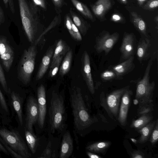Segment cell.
I'll use <instances>...</instances> for the list:
<instances>
[{"label":"cell","mask_w":158,"mask_h":158,"mask_svg":"<svg viewBox=\"0 0 158 158\" xmlns=\"http://www.w3.org/2000/svg\"><path fill=\"white\" fill-rule=\"evenodd\" d=\"M70 101L76 129L81 131L90 127L97 120L91 117L85 106L81 89L74 86L70 90Z\"/></svg>","instance_id":"6da1fadb"},{"label":"cell","mask_w":158,"mask_h":158,"mask_svg":"<svg viewBox=\"0 0 158 158\" xmlns=\"http://www.w3.org/2000/svg\"><path fill=\"white\" fill-rule=\"evenodd\" d=\"M153 59L152 58L149 60L143 78L137 82L135 99L138 100L139 106L150 104L153 101L155 83L154 81L150 82L149 74Z\"/></svg>","instance_id":"7a4b0ae2"},{"label":"cell","mask_w":158,"mask_h":158,"mask_svg":"<svg viewBox=\"0 0 158 158\" xmlns=\"http://www.w3.org/2000/svg\"><path fill=\"white\" fill-rule=\"evenodd\" d=\"M20 16L23 29L30 42L34 41L39 22L26 0H18Z\"/></svg>","instance_id":"3957f363"},{"label":"cell","mask_w":158,"mask_h":158,"mask_svg":"<svg viewBox=\"0 0 158 158\" xmlns=\"http://www.w3.org/2000/svg\"><path fill=\"white\" fill-rule=\"evenodd\" d=\"M65 110L63 97L53 92L49 110V123L52 133L63 127Z\"/></svg>","instance_id":"277c9868"},{"label":"cell","mask_w":158,"mask_h":158,"mask_svg":"<svg viewBox=\"0 0 158 158\" xmlns=\"http://www.w3.org/2000/svg\"><path fill=\"white\" fill-rule=\"evenodd\" d=\"M37 53L35 45H33L25 49L19 61L18 67V77L24 84L27 85L31 80L35 67Z\"/></svg>","instance_id":"5b68a950"},{"label":"cell","mask_w":158,"mask_h":158,"mask_svg":"<svg viewBox=\"0 0 158 158\" xmlns=\"http://www.w3.org/2000/svg\"><path fill=\"white\" fill-rule=\"evenodd\" d=\"M0 136L9 147L23 158L31 157L27 146L18 131L0 128Z\"/></svg>","instance_id":"8992f818"},{"label":"cell","mask_w":158,"mask_h":158,"mask_svg":"<svg viewBox=\"0 0 158 158\" xmlns=\"http://www.w3.org/2000/svg\"><path fill=\"white\" fill-rule=\"evenodd\" d=\"M130 88L129 85L116 89L109 94L106 99L105 102L102 104L109 114L117 117L118 115L119 105L121 98L124 92Z\"/></svg>","instance_id":"52a82bcc"},{"label":"cell","mask_w":158,"mask_h":158,"mask_svg":"<svg viewBox=\"0 0 158 158\" xmlns=\"http://www.w3.org/2000/svg\"><path fill=\"white\" fill-rule=\"evenodd\" d=\"M119 34L114 32L110 34L108 32H102L96 37L94 48L98 53L103 52L107 55L118 41Z\"/></svg>","instance_id":"ba28073f"},{"label":"cell","mask_w":158,"mask_h":158,"mask_svg":"<svg viewBox=\"0 0 158 158\" xmlns=\"http://www.w3.org/2000/svg\"><path fill=\"white\" fill-rule=\"evenodd\" d=\"M39 114L37 101L33 97H30L26 105V127L33 133V127L37 122Z\"/></svg>","instance_id":"9c48e42d"},{"label":"cell","mask_w":158,"mask_h":158,"mask_svg":"<svg viewBox=\"0 0 158 158\" xmlns=\"http://www.w3.org/2000/svg\"><path fill=\"white\" fill-rule=\"evenodd\" d=\"M0 57L4 67L8 72L13 62L14 53L5 37L0 35Z\"/></svg>","instance_id":"30bf717a"},{"label":"cell","mask_w":158,"mask_h":158,"mask_svg":"<svg viewBox=\"0 0 158 158\" xmlns=\"http://www.w3.org/2000/svg\"><path fill=\"white\" fill-rule=\"evenodd\" d=\"M81 60L83 77L90 92L92 94H94L95 89L91 74L90 58L86 51H85L83 52Z\"/></svg>","instance_id":"8fae6325"},{"label":"cell","mask_w":158,"mask_h":158,"mask_svg":"<svg viewBox=\"0 0 158 158\" xmlns=\"http://www.w3.org/2000/svg\"><path fill=\"white\" fill-rule=\"evenodd\" d=\"M37 95L39 111L37 122L40 127L42 128L44 125L47 112L46 91L43 85L38 87Z\"/></svg>","instance_id":"7c38bea8"},{"label":"cell","mask_w":158,"mask_h":158,"mask_svg":"<svg viewBox=\"0 0 158 158\" xmlns=\"http://www.w3.org/2000/svg\"><path fill=\"white\" fill-rule=\"evenodd\" d=\"M132 94V91L129 89L124 92L121 98L118 119L120 124L123 126H125L127 123V114Z\"/></svg>","instance_id":"4fadbf2b"},{"label":"cell","mask_w":158,"mask_h":158,"mask_svg":"<svg viewBox=\"0 0 158 158\" xmlns=\"http://www.w3.org/2000/svg\"><path fill=\"white\" fill-rule=\"evenodd\" d=\"M134 38L132 33L124 34L120 48L122 58L126 60L133 55L134 51Z\"/></svg>","instance_id":"5bb4252c"},{"label":"cell","mask_w":158,"mask_h":158,"mask_svg":"<svg viewBox=\"0 0 158 158\" xmlns=\"http://www.w3.org/2000/svg\"><path fill=\"white\" fill-rule=\"evenodd\" d=\"M134 59V56L133 55L120 64L110 66L109 69L114 71L119 77H123V76L130 73L134 69L135 67Z\"/></svg>","instance_id":"9a60e30c"},{"label":"cell","mask_w":158,"mask_h":158,"mask_svg":"<svg viewBox=\"0 0 158 158\" xmlns=\"http://www.w3.org/2000/svg\"><path fill=\"white\" fill-rule=\"evenodd\" d=\"M73 149V141L69 131L64 135L62 139L60 157L69 158L72 153Z\"/></svg>","instance_id":"2e32d148"},{"label":"cell","mask_w":158,"mask_h":158,"mask_svg":"<svg viewBox=\"0 0 158 158\" xmlns=\"http://www.w3.org/2000/svg\"><path fill=\"white\" fill-rule=\"evenodd\" d=\"M111 6V0H98L91 5V8L94 15L97 17L102 19Z\"/></svg>","instance_id":"e0dca14e"},{"label":"cell","mask_w":158,"mask_h":158,"mask_svg":"<svg viewBox=\"0 0 158 158\" xmlns=\"http://www.w3.org/2000/svg\"><path fill=\"white\" fill-rule=\"evenodd\" d=\"M54 51L53 48H50L43 57L36 75V80L41 79L47 72L50 65Z\"/></svg>","instance_id":"ac0fdd59"},{"label":"cell","mask_w":158,"mask_h":158,"mask_svg":"<svg viewBox=\"0 0 158 158\" xmlns=\"http://www.w3.org/2000/svg\"><path fill=\"white\" fill-rule=\"evenodd\" d=\"M150 45V41L148 39L139 41L137 47L136 55L140 63L149 56L148 51Z\"/></svg>","instance_id":"d6986e66"},{"label":"cell","mask_w":158,"mask_h":158,"mask_svg":"<svg viewBox=\"0 0 158 158\" xmlns=\"http://www.w3.org/2000/svg\"><path fill=\"white\" fill-rule=\"evenodd\" d=\"M156 120H152L148 124L138 130L140 135L138 143H144L149 139L155 125Z\"/></svg>","instance_id":"ffe728a7"},{"label":"cell","mask_w":158,"mask_h":158,"mask_svg":"<svg viewBox=\"0 0 158 158\" xmlns=\"http://www.w3.org/2000/svg\"><path fill=\"white\" fill-rule=\"evenodd\" d=\"M12 103L18 116L20 125L23 124L22 99L16 93L12 91L10 94Z\"/></svg>","instance_id":"44dd1931"},{"label":"cell","mask_w":158,"mask_h":158,"mask_svg":"<svg viewBox=\"0 0 158 158\" xmlns=\"http://www.w3.org/2000/svg\"><path fill=\"white\" fill-rule=\"evenodd\" d=\"M150 114L140 115L139 118L132 121L130 127L137 130L140 129L152 120L153 117Z\"/></svg>","instance_id":"7402d4cb"},{"label":"cell","mask_w":158,"mask_h":158,"mask_svg":"<svg viewBox=\"0 0 158 158\" xmlns=\"http://www.w3.org/2000/svg\"><path fill=\"white\" fill-rule=\"evenodd\" d=\"M110 141H103L96 142L86 147V149L90 152L97 153H104L110 146Z\"/></svg>","instance_id":"603a6c76"},{"label":"cell","mask_w":158,"mask_h":158,"mask_svg":"<svg viewBox=\"0 0 158 158\" xmlns=\"http://www.w3.org/2000/svg\"><path fill=\"white\" fill-rule=\"evenodd\" d=\"M132 22L139 31L145 36L147 35L146 24L142 18L136 12H131Z\"/></svg>","instance_id":"cb8c5ba5"},{"label":"cell","mask_w":158,"mask_h":158,"mask_svg":"<svg viewBox=\"0 0 158 158\" xmlns=\"http://www.w3.org/2000/svg\"><path fill=\"white\" fill-rule=\"evenodd\" d=\"M73 52L70 49L66 53L65 56L61 63L59 69L60 74L63 76L67 73L69 71L72 61Z\"/></svg>","instance_id":"d4e9b609"},{"label":"cell","mask_w":158,"mask_h":158,"mask_svg":"<svg viewBox=\"0 0 158 158\" xmlns=\"http://www.w3.org/2000/svg\"><path fill=\"white\" fill-rule=\"evenodd\" d=\"M70 50L67 45L62 40H59L57 42L54 51L51 64L53 63L59 57L64 56Z\"/></svg>","instance_id":"484cf974"},{"label":"cell","mask_w":158,"mask_h":158,"mask_svg":"<svg viewBox=\"0 0 158 158\" xmlns=\"http://www.w3.org/2000/svg\"><path fill=\"white\" fill-rule=\"evenodd\" d=\"M70 13L73 20V22L83 35L86 34L88 29L87 25L85 21L77 15L72 10H70Z\"/></svg>","instance_id":"4316f807"},{"label":"cell","mask_w":158,"mask_h":158,"mask_svg":"<svg viewBox=\"0 0 158 158\" xmlns=\"http://www.w3.org/2000/svg\"><path fill=\"white\" fill-rule=\"evenodd\" d=\"M25 137L28 146L32 153L36 152L38 144V139L33 133L27 129L25 131Z\"/></svg>","instance_id":"83f0119b"},{"label":"cell","mask_w":158,"mask_h":158,"mask_svg":"<svg viewBox=\"0 0 158 158\" xmlns=\"http://www.w3.org/2000/svg\"><path fill=\"white\" fill-rule=\"evenodd\" d=\"M76 8L82 15L91 20H93V16L87 6L78 0H70Z\"/></svg>","instance_id":"f1b7e54d"},{"label":"cell","mask_w":158,"mask_h":158,"mask_svg":"<svg viewBox=\"0 0 158 158\" xmlns=\"http://www.w3.org/2000/svg\"><path fill=\"white\" fill-rule=\"evenodd\" d=\"M101 79L103 81H110L113 80H121L123 77H119L116 73L111 69L105 70L100 74Z\"/></svg>","instance_id":"f546056e"},{"label":"cell","mask_w":158,"mask_h":158,"mask_svg":"<svg viewBox=\"0 0 158 158\" xmlns=\"http://www.w3.org/2000/svg\"><path fill=\"white\" fill-rule=\"evenodd\" d=\"M63 56H60L56 59L53 63L51 64L49 72V76L50 77H54L57 73Z\"/></svg>","instance_id":"4dcf8cb0"},{"label":"cell","mask_w":158,"mask_h":158,"mask_svg":"<svg viewBox=\"0 0 158 158\" xmlns=\"http://www.w3.org/2000/svg\"><path fill=\"white\" fill-rule=\"evenodd\" d=\"M154 105L152 103L139 106L137 114L139 115L150 113L153 110Z\"/></svg>","instance_id":"1f68e13d"},{"label":"cell","mask_w":158,"mask_h":158,"mask_svg":"<svg viewBox=\"0 0 158 158\" xmlns=\"http://www.w3.org/2000/svg\"><path fill=\"white\" fill-rule=\"evenodd\" d=\"M59 16L60 15H59L58 16H56L55 17L53 20L51 22L49 26L41 33L38 38L35 40V45L37 44L39 42L43 36L45 34L58 24L59 19Z\"/></svg>","instance_id":"d6a6232c"},{"label":"cell","mask_w":158,"mask_h":158,"mask_svg":"<svg viewBox=\"0 0 158 158\" xmlns=\"http://www.w3.org/2000/svg\"><path fill=\"white\" fill-rule=\"evenodd\" d=\"M149 141L152 145H154L158 140V119H156V122L150 137Z\"/></svg>","instance_id":"836d02e7"},{"label":"cell","mask_w":158,"mask_h":158,"mask_svg":"<svg viewBox=\"0 0 158 158\" xmlns=\"http://www.w3.org/2000/svg\"><path fill=\"white\" fill-rule=\"evenodd\" d=\"M51 143L49 141L47 146L39 158H55V154L54 152L52 153L51 147Z\"/></svg>","instance_id":"e575fe53"},{"label":"cell","mask_w":158,"mask_h":158,"mask_svg":"<svg viewBox=\"0 0 158 158\" xmlns=\"http://www.w3.org/2000/svg\"><path fill=\"white\" fill-rule=\"evenodd\" d=\"M0 83L4 91L6 93L9 92V90L5 75L2 68L0 63Z\"/></svg>","instance_id":"d590c367"},{"label":"cell","mask_w":158,"mask_h":158,"mask_svg":"<svg viewBox=\"0 0 158 158\" xmlns=\"http://www.w3.org/2000/svg\"><path fill=\"white\" fill-rule=\"evenodd\" d=\"M71 23L74 35V39L78 41H81L82 40V38L79 30L72 20L71 21Z\"/></svg>","instance_id":"8d00e7d4"},{"label":"cell","mask_w":158,"mask_h":158,"mask_svg":"<svg viewBox=\"0 0 158 158\" xmlns=\"http://www.w3.org/2000/svg\"><path fill=\"white\" fill-rule=\"evenodd\" d=\"M0 142L3 144V145L5 147L6 149L7 150V151L14 157L16 158H23L21 155L14 151L9 147L1 137H0Z\"/></svg>","instance_id":"74e56055"},{"label":"cell","mask_w":158,"mask_h":158,"mask_svg":"<svg viewBox=\"0 0 158 158\" xmlns=\"http://www.w3.org/2000/svg\"><path fill=\"white\" fill-rule=\"evenodd\" d=\"M158 0H150L144 6L146 10H152L158 7Z\"/></svg>","instance_id":"f35d334b"},{"label":"cell","mask_w":158,"mask_h":158,"mask_svg":"<svg viewBox=\"0 0 158 158\" xmlns=\"http://www.w3.org/2000/svg\"><path fill=\"white\" fill-rule=\"evenodd\" d=\"M71 20L72 19L70 16L69 15H67L65 17V19L66 26L71 36L74 39V35L71 26Z\"/></svg>","instance_id":"ab89813d"},{"label":"cell","mask_w":158,"mask_h":158,"mask_svg":"<svg viewBox=\"0 0 158 158\" xmlns=\"http://www.w3.org/2000/svg\"><path fill=\"white\" fill-rule=\"evenodd\" d=\"M0 105L2 108L7 113L9 112V109L6 104L5 98L0 89Z\"/></svg>","instance_id":"60d3db41"},{"label":"cell","mask_w":158,"mask_h":158,"mask_svg":"<svg viewBox=\"0 0 158 158\" xmlns=\"http://www.w3.org/2000/svg\"><path fill=\"white\" fill-rule=\"evenodd\" d=\"M5 7L8 8L9 7L11 12L14 14L15 12L14 4L13 0H3Z\"/></svg>","instance_id":"b9f144b4"},{"label":"cell","mask_w":158,"mask_h":158,"mask_svg":"<svg viewBox=\"0 0 158 158\" xmlns=\"http://www.w3.org/2000/svg\"><path fill=\"white\" fill-rule=\"evenodd\" d=\"M131 157L132 158H144V154L139 150H135L131 153Z\"/></svg>","instance_id":"7bdbcfd3"},{"label":"cell","mask_w":158,"mask_h":158,"mask_svg":"<svg viewBox=\"0 0 158 158\" xmlns=\"http://www.w3.org/2000/svg\"><path fill=\"white\" fill-rule=\"evenodd\" d=\"M34 4L39 6L44 9H46V5L45 0H32Z\"/></svg>","instance_id":"ee69618b"},{"label":"cell","mask_w":158,"mask_h":158,"mask_svg":"<svg viewBox=\"0 0 158 158\" xmlns=\"http://www.w3.org/2000/svg\"><path fill=\"white\" fill-rule=\"evenodd\" d=\"M56 10H60L64 4L63 0H52Z\"/></svg>","instance_id":"f6af8a7d"},{"label":"cell","mask_w":158,"mask_h":158,"mask_svg":"<svg viewBox=\"0 0 158 158\" xmlns=\"http://www.w3.org/2000/svg\"><path fill=\"white\" fill-rule=\"evenodd\" d=\"M5 20V19L4 12L0 6V25L4 22Z\"/></svg>","instance_id":"bcb514c9"},{"label":"cell","mask_w":158,"mask_h":158,"mask_svg":"<svg viewBox=\"0 0 158 158\" xmlns=\"http://www.w3.org/2000/svg\"><path fill=\"white\" fill-rule=\"evenodd\" d=\"M88 156L90 158H101V157L100 156L92 153L91 152H86Z\"/></svg>","instance_id":"7dc6e473"},{"label":"cell","mask_w":158,"mask_h":158,"mask_svg":"<svg viewBox=\"0 0 158 158\" xmlns=\"http://www.w3.org/2000/svg\"><path fill=\"white\" fill-rule=\"evenodd\" d=\"M0 151L6 155H9L8 151L4 147V146L0 142Z\"/></svg>","instance_id":"c3c4849f"},{"label":"cell","mask_w":158,"mask_h":158,"mask_svg":"<svg viewBox=\"0 0 158 158\" xmlns=\"http://www.w3.org/2000/svg\"><path fill=\"white\" fill-rule=\"evenodd\" d=\"M112 19L115 22H118L121 19L120 16L117 15H114L112 17Z\"/></svg>","instance_id":"681fc988"},{"label":"cell","mask_w":158,"mask_h":158,"mask_svg":"<svg viewBox=\"0 0 158 158\" xmlns=\"http://www.w3.org/2000/svg\"><path fill=\"white\" fill-rule=\"evenodd\" d=\"M138 4L141 6L147 0H136Z\"/></svg>","instance_id":"f907efd6"},{"label":"cell","mask_w":158,"mask_h":158,"mask_svg":"<svg viewBox=\"0 0 158 158\" xmlns=\"http://www.w3.org/2000/svg\"><path fill=\"white\" fill-rule=\"evenodd\" d=\"M131 140L132 141L135 143H138V140L135 139L134 138H131Z\"/></svg>","instance_id":"816d5d0a"},{"label":"cell","mask_w":158,"mask_h":158,"mask_svg":"<svg viewBox=\"0 0 158 158\" xmlns=\"http://www.w3.org/2000/svg\"><path fill=\"white\" fill-rule=\"evenodd\" d=\"M134 104H136V105L138 103H139V102H138V100L136 99H135L134 100Z\"/></svg>","instance_id":"f5cc1de1"},{"label":"cell","mask_w":158,"mask_h":158,"mask_svg":"<svg viewBox=\"0 0 158 158\" xmlns=\"http://www.w3.org/2000/svg\"><path fill=\"white\" fill-rule=\"evenodd\" d=\"M124 4H126L127 2V0H120Z\"/></svg>","instance_id":"db71d44e"},{"label":"cell","mask_w":158,"mask_h":158,"mask_svg":"<svg viewBox=\"0 0 158 158\" xmlns=\"http://www.w3.org/2000/svg\"><path fill=\"white\" fill-rule=\"evenodd\" d=\"M158 16L157 15V16L155 17V20H156V23L157 24H158Z\"/></svg>","instance_id":"11a10c76"}]
</instances>
